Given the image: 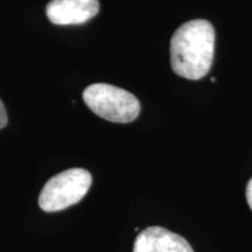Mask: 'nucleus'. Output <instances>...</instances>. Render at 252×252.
I'll return each mask as SVG.
<instances>
[{
	"mask_svg": "<svg viewBox=\"0 0 252 252\" xmlns=\"http://www.w3.org/2000/svg\"><path fill=\"white\" fill-rule=\"evenodd\" d=\"M215 30L207 20H191L175 31L171 40V65L178 76L200 80L210 70L215 53Z\"/></svg>",
	"mask_w": 252,
	"mask_h": 252,
	"instance_id": "1",
	"label": "nucleus"
},
{
	"mask_svg": "<svg viewBox=\"0 0 252 252\" xmlns=\"http://www.w3.org/2000/svg\"><path fill=\"white\" fill-rule=\"evenodd\" d=\"M83 99L94 113L112 123H131L140 113V103L137 97L111 84L89 86L83 91Z\"/></svg>",
	"mask_w": 252,
	"mask_h": 252,
	"instance_id": "2",
	"label": "nucleus"
},
{
	"mask_svg": "<svg viewBox=\"0 0 252 252\" xmlns=\"http://www.w3.org/2000/svg\"><path fill=\"white\" fill-rule=\"evenodd\" d=\"M91 182L93 178L87 169L71 168L60 173L43 186L39 206L47 213L65 209L86 196Z\"/></svg>",
	"mask_w": 252,
	"mask_h": 252,
	"instance_id": "3",
	"label": "nucleus"
},
{
	"mask_svg": "<svg viewBox=\"0 0 252 252\" xmlns=\"http://www.w3.org/2000/svg\"><path fill=\"white\" fill-rule=\"evenodd\" d=\"M98 11V0H52L46 8L49 20L61 26L87 23Z\"/></svg>",
	"mask_w": 252,
	"mask_h": 252,
	"instance_id": "4",
	"label": "nucleus"
},
{
	"mask_svg": "<svg viewBox=\"0 0 252 252\" xmlns=\"http://www.w3.org/2000/svg\"><path fill=\"white\" fill-rule=\"evenodd\" d=\"M133 252H194L180 235L161 226H150L137 236Z\"/></svg>",
	"mask_w": 252,
	"mask_h": 252,
	"instance_id": "5",
	"label": "nucleus"
},
{
	"mask_svg": "<svg viewBox=\"0 0 252 252\" xmlns=\"http://www.w3.org/2000/svg\"><path fill=\"white\" fill-rule=\"evenodd\" d=\"M7 124V112H6L4 103L0 99V128L5 127Z\"/></svg>",
	"mask_w": 252,
	"mask_h": 252,
	"instance_id": "6",
	"label": "nucleus"
},
{
	"mask_svg": "<svg viewBox=\"0 0 252 252\" xmlns=\"http://www.w3.org/2000/svg\"><path fill=\"white\" fill-rule=\"evenodd\" d=\"M247 200H248L249 207H250L252 210V179L249 181V184L247 186Z\"/></svg>",
	"mask_w": 252,
	"mask_h": 252,
	"instance_id": "7",
	"label": "nucleus"
}]
</instances>
